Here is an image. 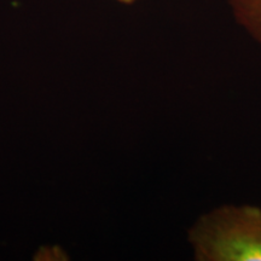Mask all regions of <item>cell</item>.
Returning <instances> with one entry per match:
<instances>
[{
  "instance_id": "obj_1",
  "label": "cell",
  "mask_w": 261,
  "mask_h": 261,
  "mask_svg": "<svg viewBox=\"0 0 261 261\" xmlns=\"http://www.w3.org/2000/svg\"><path fill=\"white\" fill-rule=\"evenodd\" d=\"M190 240L197 259L204 261H261V210L223 207L204 215Z\"/></svg>"
},
{
  "instance_id": "obj_2",
  "label": "cell",
  "mask_w": 261,
  "mask_h": 261,
  "mask_svg": "<svg viewBox=\"0 0 261 261\" xmlns=\"http://www.w3.org/2000/svg\"><path fill=\"white\" fill-rule=\"evenodd\" d=\"M244 27L261 41V0H228Z\"/></svg>"
},
{
  "instance_id": "obj_3",
  "label": "cell",
  "mask_w": 261,
  "mask_h": 261,
  "mask_svg": "<svg viewBox=\"0 0 261 261\" xmlns=\"http://www.w3.org/2000/svg\"><path fill=\"white\" fill-rule=\"evenodd\" d=\"M120 3H123V4H130V3H133L135 0H119Z\"/></svg>"
}]
</instances>
